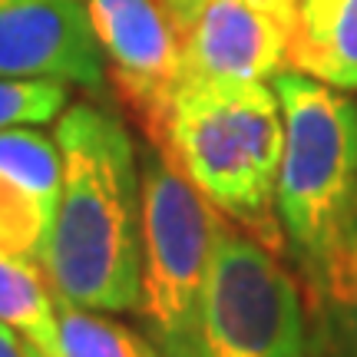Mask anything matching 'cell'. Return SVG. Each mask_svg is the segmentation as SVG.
<instances>
[{
	"label": "cell",
	"instance_id": "cell-4",
	"mask_svg": "<svg viewBox=\"0 0 357 357\" xmlns=\"http://www.w3.org/2000/svg\"><path fill=\"white\" fill-rule=\"evenodd\" d=\"M142 189V294L139 318L162 357H205L202 314L222 212L189 182L176 159L146 146Z\"/></svg>",
	"mask_w": 357,
	"mask_h": 357
},
{
	"label": "cell",
	"instance_id": "cell-1",
	"mask_svg": "<svg viewBox=\"0 0 357 357\" xmlns=\"http://www.w3.org/2000/svg\"><path fill=\"white\" fill-rule=\"evenodd\" d=\"M63 189L40 268L56 298L89 311H139L142 189L129 129L96 102L70 106L56 126Z\"/></svg>",
	"mask_w": 357,
	"mask_h": 357
},
{
	"label": "cell",
	"instance_id": "cell-9",
	"mask_svg": "<svg viewBox=\"0 0 357 357\" xmlns=\"http://www.w3.org/2000/svg\"><path fill=\"white\" fill-rule=\"evenodd\" d=\"M288 70L357 93V0H301Z\"/></svg>",
	"mask_w": 357,
	"mask_h": 357
},
{
	"label": "cell",
	"instance_id": "cell-8",
	"mask_svg": "<svg viewBox=\"0 0 357 357\" xmlns=\"http://www.w3.org/2000/svg\"><path fill=\"white\" fill-rule=\"evenodd\" d=\"M0 79H56L100 93L106 60L86 0H0Z\"/></svg>",
	"mask_w": 357,
	"mask_h": 357
},
{
	"label": "cell",
	"instance_id": "cell-14",
	"mask_svg": "<svg viewBox=\"0 0 357 357\" xmlns=\"http://www.w3.org/2000/svg\"><path fill=\"white\" fill-rule=\"evenodd\" d=\"M53 212L30 192L0 178V252H10L26 261H40L47 248Z\"/></svg>",
	"mask_w": 357,
	"mask_h": 357
},
{
	"label": "cell",
	"instance_id": "cell-16",
	"mask_svg": "<svg viewBox=\"0 0 357 357\" xmlns=\"http://www.w3.org/2000/svg\"><path fill=\"white\" fill-rule=\"evenodd\" d=\"M166 3L169 17L176 20V26L182 30V40H185V33H189V26L199 20V13L212 3V0H162Z\"/></svg>",
	"mask_w": 357,
	"mask_h": 357
},
{
	"label": "cell",
	"instance_id": "cell-13",
	"mask_svg": "<svg viewBox=\"0 0 357 357\" xmlns=\"http://www.w3.org/2000/svg\"><path fill=\"white\" fill-rule=\"evenodd\" d=\"M56 324L60 357H162L153 341L139 337L132 328L63 298H56Z\"/></svg>",
	"mask_w": 357,
	"mask_h": 357
},
{
	"label": "cell",
	"instance_id": "cell-11",
	"mask_svg": "<svg viewBox=\"0 0 357 357\" xmlns=\"http://www.w3.org/2000/svg\"><path fill=\"white\" fill-rule=\"evenodd\" d=\"M0 324H7L43 357H60L56 294L40 261L0 252Z\"/></svg>",
	"mask_w": 357,
	"mask_h": 357
},
{
	"label": "cell",
	"instance_id": "cell-10",
	"mask_svg": "<svg viewBox=\"0 0 357 357\" xmlns=\"http://www.w3.org/2000/svg\"><path fill=\"white\" fill-rule=\"evenodd\" d=\"M305 288L318 357H357V208Z\"/></svg>",
	"mask_w": 357,
	"mask_h": 357
},
{
	"label": "cell",
	"instance_id": "cell-2",
	"mask_svg": "<svg viewBox=\"0 0 357 357\" xmlns=\"http://www.w3.org/2000/svg\"><path fill=\"white\" fill-rule=\"evenodd\" d=\"M281 146L284 116L278 93L261 79L182 83L159 142L222 215L268 248L281 245L275 212Z\"/></svg>",
	"mask_w": 357,
	"mask_h": 357
},
{
	"label": "cell",
	"instance_id": "cell-17",
	"mask_svg": "<svg viewBox=\"0 0 357 357\" xmlns=\"http://www.w3.org/2000/svg\"><path fill=\"white\" fill-rule=\"evenodd\" d=\"M0 357H33V347L26 344L13 328L0 324Z\"/></svg>",
	"mask_w": 357,
	"mask_h": 357
},
{
	"label": "cell",
	"instance_id": "cell-3",
	"mask_svg": "<svg viewBox=\"0 0 357 357\" xmlns=\"http://www.w3.org/2000/svg\"><path fill=\"white\" fill-rule=\"evenodd\" d=\"M275 93L284 116L275 212L307 284L357 208V100L298 70L278 73Z\"/></svg>",
	"mask_w": 357,
	"mask_h": 357
},
{
	"label": "cell",
	"instance_id": "cell-5",
	"mask_svg": "<svg viewBox=\"0 0 357 357\" xmlns=\"http://www.w3.org/2000/svg\"><path fill=\"white\" fill-rule=\"evenodd\" d=\"M205 357H318L301 284L255 235L222 225L205 288Z\"/></svg>",
	"mask_w": 357,
	"mask_h": 357
},
{
	"label": "cell",
	"instance_id": "cell-6",
	"mask_svg": "<svg viewBox=\"0 0 357 357\" xmlns=\"http://www.w3.org/2000/svg\"><path fill=\"white\" fill-rule=\"evenodd\" d=\"M86 7L113 89L159 146L182 86V30L162 0H86Z\"/></svg>",
	"mask_w": 357,
	"mask_h": 357
},
{
	"label": "cell",
	"instance_id": "cell-18",
	"mask_svg": "<svg viewBox=\"0 0 357 357\" xmlns=\"http://www.w3.org/2000/svg\"><path fill=\"white\" fill-rule=\"evenodd\" d=\"M33 357H43V354H40V351H37V347H33Z\"/></svg>",
	"mask_w": 357,
	"mask_h": 357
},
{
	"label": "cell",
	"instance_id": "cell-15",
	"mask_svg": "<svg viewBox=\"0 0 357 357\" xmlns=\"http://www.w3.org/2000/svg\"><path fill=\"white\" fill-rule=\"evenodd\" d=\"M66 83L56 79H0V129L50 123L66 109Z\"/></svg>",
	"mask_w": 357,
	"mask_h": 357
},
{
	"label": "cell",
	"instance_id": "cell-7",
	"mask_svg": "<svg viewBox=\"0 0 357 357\" xmlns=\"http://www.w3.org/2000/svg\"><path fill=\"white\" fill-rule=\"evenodd\" d=\"M298 10L301 0H212L182 40V83L284 73Z\"/></svg>",
	"mask_w": 357,
	"mask_h": 357
},
{
	"label": "cell",
	"instance_id": "cell-12",
	"mask_svg": "<svg viewBox=\"0 0 357 357\" xmlns=\"http://www.w3.org/2000/svg\"><path fill=\"white\" fill-rule=\"evenodd\" d=\"M0 178L30 192L37 202L56 212L63 189V153L60 142L30 126L0 129Z\"/></svg>",
	"mask_w": 357,
	"mask_h": 357
}]
</instances>
